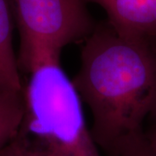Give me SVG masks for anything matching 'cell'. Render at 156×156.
Wrapping results in <instances>:
<instances>
[{
	"instance_id": "obj_6",
	"label": "cell",
	"mask_w": 156,
	"mask_h": 156,
	"mask_svg": "<svg viewBox=\"0 0 156 156\" xmlns=\"http://www.w3.org/2000/svg\"><path fill=\"white\" fill-rule=\"evenodd\" d=\"M24 110L22 92L0 90V151L14 139Z\"/></svg>"
},
{
	"instance_id": "obj_2",
	"label": "cell",
	"mask_w": 156,
	"mask_h": 156,
	"mask_svg": "<svg viewBox=\"0 0 156 156\" xmlns=\"http://www.w3.org/2000/svg\"><path fill=\"white\" fill-rule=\"evenodd\" d=\"M29 75L22 121L0 156H101L83 101L60 63H46Z\"/></svg>"
},
{
	"instance_id": "obj_7",
	"label": "cell",
	"mask_w": 156,
	"mask_h": 156,
	"mask_svg": "<svg viewBox=\"0 0 156 156\" xmlns=\"http://www.w3.org/2000/svg\"><path fill=\"white\" fill-rule=\"evenodd\" d=\"M108 156H156V151L140 130L122 140Z\"/></svg>"
},
{
	"instance_id": "obj_5",
	"label": "cell",
	"mask_w": 156,
	"mask_h": 156,
	"mask_svg": "<svg viewBox=\"0 0 156 156\" xmlns=\"http://www.w3.org/2000/svg\"><path fill=\"white\" fill-rule=\"evenodd\" d=\"M10 0H0V90H23L17 56L12 44L13 23Z\"/></svg>"
},
{
	"instance_id": "obj_1",
	"label": "cell",
	"mask_w": 156,
	"mask_h": 156,
	"mask_svg": "<svg viewBox=\"0 0 156 156\" xmlns=\"http://www.w3.org/2000/svg\"><path fill=\"white\" fill-rule=\"evenodd\" d=\"M72 82L91 111L95 143L108 155L156 110V44L122 35L107 21L96 24Z\"/></svg>"
},
{
	"instance_id": "obj_4",
	"label": "cell",
	"mask_w": 156,
	"mask_h": 156,
	"mask_svg": "<svg viewBox=\"0 0 156 156\" xmlns=\"http://www.w3.org/2000/svg\"><path fill=\"white\" fill-rule=\"evenodd\" d=\"M106 11L119 33L156 44V0H85Z\"/></svg>"
},
{
	"instance_id": "obj_8",
	"label": "cell",
	"mask_w": 156,
	"mask_h": 156,
	"mask_svg": "<svg viewBox=\"0 0 156 156\" xmlns=\"http://www.w3.org/2000/svg\"><path fill=\"white\" fill-rule=\"evenodd\" d=\"M143 133L148 143L156 151V110L147 119L143 127Z\"/></svg>"
},
{
	"instance_id": "obj_3",
	"label": "cell",
	"mask_w": 156,
	"mask_h": 156,
	"mask_svg": "<svg viewBox=\"0 0 156 156\" xmlns=\"http://www.w3.org/2000/svg\"><path fill=\"white\" fill-rule=\"evenodd\" d=\"M20 36L17 62L30 74L46 63H60L67 45L83 42L95 23L85 0H10Z\"/></svg>"
}]
</instances>
